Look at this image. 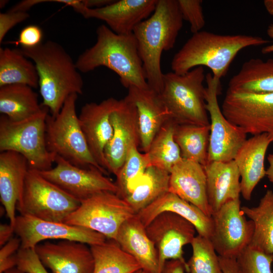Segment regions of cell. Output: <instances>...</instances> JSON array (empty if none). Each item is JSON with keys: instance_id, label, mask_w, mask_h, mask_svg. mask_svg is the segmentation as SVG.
Here are the masks:
<instances>
[{"instance_id": "1", "label": "cell", "mask_w": 273, "mask_h": 273, "mask_svg": "<svg viewBox=\"0 0 273 273\" xmlns=\"http://www.w3.org/2000/svg\"><path fill=\"white\" fill-rule=\"evenodd\" d=\"M22 53L34 63L38 76L41 105L56 116L67 99L72 94H82L83 80L69 53L52 40L30 48H21Z\"/></svg>"}, {"instance_id": "2", "label": "cell", "mask_w": 273, "mask_h": 273, "mask_svg": "<svg viewBox=\"0 0 273 273\" xmlns=\"http://www.w3.org/2000/svg\"><path fill=\"white\" fill-rule=\"evenodd\" d=\"M183 24L177 0H157L153 14L133 30L148 84L158 93L163 88L162 52L174 47Z\"/></svg>"}, {"instance_id": "3", "label": "cell", "mask_w": 273, "mask_h": 273, "mask_svg": "<svg viewBox=\"0 0 273 273\" xmlns=\"http://www.w3.org/2000/svg\"><path fill=\"white\" fill-rule=\"evenodd\" d=\"M96 34V42L75 62L79 71L87 73L103 66L116 73L127 89L131 86L149 87L133 33L118 34L102 24L98 27Z\"/></svg>"}, {"instance_id": "4", "label": "cell", "mask_w": 273, "mask_h": 273, "mask_svg": "<svg viewBox=\"0 0 273 273\" xmlns=\"http://www.w3.org/2000/svg\"><path fill=\"white\" fill-rule=\"evenodd\" d=\"M268 42L257 36L219 34L201 30L193 34L175 53L171 68L172 72L182 75L197 67L205 66L210 69L213 76L220 79L240 51Z\"/></svg>"}, {"instance_id": "5", "label": "cell", "mask_w": 273, "mask_h": 273, "mask_svg": "<svg viewBox=\"0 0 273 273\" xmlns=\"http://www.w3.org/2000/svg\"><path fill=\"white\" fill-rule=\"evenodd\" d=\"M206 78L203 67L194 68L184 74H163L160 98L170 119L176 124L210 125L206 109Z\"/></svg>"}, {"instance_id": "6", "label": "cell", "mask_w": 273, "mask_h": 273, "mask_svg": "<svg viewBox=\"0 0 273 273\" xmlns=\"http://www.w3.org/2000/svg\"><path fill=\"white\" fill-rule=\"evenodd\" d=\"M78 95H70L55 117L46 119V140L48 150L72 164L83 168H96L105 175L108 171L93 157L80 127L76 104Z\"/></svg>"}, {"instance_id": "7", "label": "cell", "mask_w": 273, "mask_h": 273, "mask_svg": "<svg viewBox=\"0 0 273 273\" xmlns=\"http://www.w3.org/2000/svg\"><path fill=\"white\" fill-rule=\"evenodd\" d=\"M48 108L42 107L37 113L26 119L13 121L0 117V152L13 151L27 160L29 169L38 171L49 170L56 155L47 149L46 119Z\"/></svg>"}, {"instance_id": "8", "label": "cell", "mask_w": 273, "mask_h": 273, "mask_svg": "<svg viewBox=\"0 0 273 273\" xmlns=\"http://www.w3.org/2000/svg\"><path fill=\"white\" fill-rule=\"evenodd\" d=\"M80 204V201L46 179L37 171L29 168L16 209L20 215L64 222Z\"/></svg>"}, {"instance_id": "9", "label": "cell", "mask_w": 273, "mask_h": 273, "mask_svg": "<svg viewBox=\"0 0 273 273\" xmlns=\"http://www.w3.org/2000/svg\"><path fill=\"white\" fill-rule=\"evenodd\" d=\"M135 214L123 198L116 193L103 191L81 202L64 222L89 229L115 241L122 224Z\"/></svg>"}, {"instance_id": "10", "label": "cell", "mask_w": 273, "mask_h": 273, "mask_svg": "<svg viewBox=\"0 0 273 273\" xmlns=\"http://www.w3.org/2000/svg\"><path fill=\"white\" fill-rule=\"evenodd\" d=\"M221 109L232 124L246 134L268 133L273 129V93L228 89Z\"/></svg>"}, {"instance_id": "11", "label": "cell", "mask_w": 273, "mask_h": 273, "mask_svg": "<svg viewBox=\"0 0 273 273\" xmlns=\"http://www.w3.org/2000/svg\"><path fill=\"white\" fill-rule=\"evenodd\" d=\"M205 79L206 109L210 127L207 162L231 161L247 140V134L232 124L222 112L217 100L220 79L210 73L206 75Z\"/></svg>"}, {"instance_id": "12", "label": "cell", "mask_w": 273, "mask_h": 273, "mask_svg": "<svg viewBox=\"0 0 273 273\" xmlns=\"http://www.w3.org/2000/svg\"><path fill=\"white\" fill-rule=\"evenodd\" d=\"M211 218L213 231L209 239L218 256L236 259L249 245L254 232L253 222L247 220L240 199L230 201Z\"/></svg>"}, {"instance_id": "13", "label": "cell", "mask_w": 273, "mask_h": 273, "mask_svg": "<svg viewBox=\"0 0 273 273\" xmlns=\"http://www.w3.org/2000/svg\"><path fill=\"white\" fill-rule=\"evenodd\" d=\"M55 163L54 167L37 171L80 202L101 192H118L115 183L96 168H80L59 156H56Z\"/></svg>"}, {"instance_id": "14", "label": "cell", "mask_w": 273, "mask_h": 273, "mask_svg": "<svg viewBox=\"0 0 273 273\" xmlns=\"http://www.w3.org/2000/svg\"><path fill=\"white\" fill-rule=\"evenodd\" d=\"M146 231L157 251L159 273L169 260L187 263L183 257V247L191 244L196 231L191 222L175 213L164 212L146 227Z\"/></svg>"}, {"instance_id": "15", "label": "cell", "mask_w": 273, "mask_h": 273, "mask_svg": "<svg viewBox=\"0 0 273 273\" xmlns=\"http://www.w3.org/2000/svg\"><path fill=\"white\" fill-rule=\"evenodd\" d=\"M14 229L21 240L20 248L24 249H34L40 242L48 239L76 241L89 246L102 244L107 239L86 228L20 214L16 216Z\"/></svg>"}, {"instance_id": "16", "label": "cell", "mask_w": 273, "mask_h": 273, "mask_svg": "<svg viewBox=\"0 0 273 273\" xmlns=\"http://www.w3.org/2000/svg\"><path fill=\"white\" fill-rule=\"evenodd\" d=\"M113 135L107 144L104 155L109 172L115 176L122 167L129 149L140 145V135L136 108L126 96L110 116Z\"/></svg>"}, {"instance_id": "17", "label": "cell", "mask_w": 273, "mask_h": 273, "mask_svg": "<svg viewBox=\"0 0 273 273\" xmlns=\"http://www.w3.org/2000/svg\"><path fill=\"white\" fill-rule=\"evenodd\" d=\"M118 102L119 100L110 97L99 103H87L82 107L78 116L91 154L99 165L107 171L104 150L113 135L110 116Z\"/></svg>"}, {"instance_id": "18", "label": "cell", "mask_w": 273, "mask_h": 273, "mask_svg": "<svg viewBox=\"0 0 273 273\" xmlns=\"http://www.w3.org/2000/svg\"><path fill=\"white\" fill-rule=\"evenodd\" d=\"M79 241L61 240L37 244L34 249L52 273H93L94 259L90 246Z\"/></svg>"}, {"instance_id": "19", "label": "cell", "mask_w": 273, "mask_h": 273, "mask_svg": "<svg viewBox=\"0 0 273 273\" xmlns=\"http://www.w3.org/2000/svg\"><path fill=\"white\" fill-rule=\"evenodd\" d=\"M157 0H119L104 7L86 9L82 16L104 21L114 32L133 33L135 27L154 12Z\"/></svg>"}, {"instance_id": "20", "label": "cell", "mask_w": 273, "mask_h": 273, "mask_svg": "<svg viewBox=\"0 0 273 273\" xmlns=\"http://www.w3.org/2000/svg\"><path fill=\"white\" fill-rule=\"evenodd\" d=\"M169 192L211 216L213 212L208 200L206 173L201 164L183 158L176 164L170 172Z\"/></svg>"}, {"instance_id": "21", "label": "cell", "mask_w": 273, "mask_h": 273, "mask_svg": "<svg viewBox=\"0 0 273 273\" xmlns=\"http://www.w3.org/2000/svg\"><path fill=\"white\" fill-rule=\"evenodd\" d=\"M127 96L134 104L138 113L140 146L146 153L154 138L163 125L170 120L159 93L148 87L131 86Z\"/></svg>"}, {"instance_id": "22", "label": "cell", "mask_w": 273, "mask_h": 273, "mask_svg": "<svg viewBox=\"0 0 273 273\" xmlns=\"http://www.w3.org/2000/svg\"><path fill=\"white\" fill-rule=\"evenodd\" d=\"M270 143L267 133L253 135L245 141L234 159L240 174L241 194L246 200L266 175L264 159Z\"/></svg>"}, {"instance_id": "23", "label": "cell", "mask_w": 273, "mask_h": 273, "mask_svg": "<svg viewBox=\"0 0 273 273\" xmlns=\"http://www.w3.org/2000/svg\"><path fill=\"white\" fill-rule=\"evenodd\" d=\"M29 168L27 160L19 153L13 151L1 152L0 200L13 227L16 218L17 204Z\"/></svg>"}, {"instance_id": "24", "label": "cell", "mask_w": 273, "mask_h": 273, "mask_svg": "<svg viewBox=\"0 0 273 273\" xmlns=\"http://www.w3.org/2000/svg\"><path fill=\"white\" fill-rule=\"evenodd\" d=\"M204 167L208 202L213 212L226 202L240 199V174L234 160L208 162Z\"/></svg>"}, {"instance_id": "25", "label": "cell", "mask_w": 273, "mask_h": 273, "mask_svg": "<svg viewBox=\"0 0 273 273\" xmlns=\"http://www.w3.org/2000/svg\"><path fill=\"white\" fill-rule=\"evenodd\" d=\"M175 213L191 222L198 235L210 238L213 231L211 216L176 194L168 192L136 214L145 228L159 214Z\"/></svg>"}, {"instance_id": "26", "label": "cell", "mask_w": 273, "mask_h": 273, "mask_svg": "<svg viewBox=\"0 0 273 273\" xmlns=\"http://www.w3.org/2000/svg\"><path fill=\"white\" fill-rule=\"evenodd\" d=\"M115 241L124 251L136 260L142 269L150 273H159L157 249L136 214L122 224Z\"/></svg>"}, {"instance_id": "27", "label": "cell", "mask_w": 273, "mask_h": 273, "mask_svg": "<svg viewBox=\"0 0 273 273\" xmlns=\"http://www.w3.org/2000/svg\"><path fill=\"white\" fill-rule=\"evenodd\" d=\"M233 92L273 93V59L252 58L244 62L229 82Z\"/></svg>"}, {"instance_id": "28", "label": "cell", "mask_w": 273, "mask_h": 273, "mask_svg": "<svg viewBox=\"0 0 273 273\" xmlns=\"http://www.w3.org/2000/svg\"><path fill=\"white\" fill-rule=\"evenodd\" d=\"M37 94L27 85L13 84L0 87V113L13 121L28 118L39 112Z\"/></svg>"}, {"instance_id": "29", "label": "cell", "mask_w": 273, "mask_h": 273, "mask_svg": "<svg viewBox=\"0 0 273 273\" xmlns=\"http://www.w3.org/2000/svg\"><path fill=\"white\" fill-rule=\"evenodd\" d=\"M13 84L38 87L36 66L20 50L1 48L0 87Z\"/></svg>"}, {"instance_id": "30", "label": "cell", "mask_w": 273, "mask_h": 273, "mask_svg": "<svg viewBox=\"0 0 273 273\" xmlns=\"http://www.w3.org/2000/svg\"><path fill=\"white\" fill-rule=\"evenodd\" d=\"M241 210L254 225L249 246L273 254V191L267 190L257 206H243Z\"/></svg>"}, {"instance_id": "31", "label": "cell", "mask_w": 273, "mask_h": 273, "mask_svg": "<svg viewBox=\"0 0 273 273\" xmlns=\"http://www.w3.org/2000/svg\"><path fill=\"white\" fill-rule=\"evenodd\" d=\"M169 172L150 166L138 185L123 199L136 214L169 192Z\"/></svg>"}, {"instance_id": "32", "label": "cell", "mask_w": 273, "mask_h": 273, "mask_svg": "<svg viewBox=\"0 0 273 273\" xmlns=\"http://www.w3.org/2000/svg\"><path fill=\"white\" fill-rule=\"evenodd\" d=\"M90 247L94 259L93 273H133L142 268L114 240L107 239L104 243Z\"/></svg>"}, {"instance_id": "33", "label": "cell", "mask_w": 273, "mask_h": 273, "mask_svg": "<svg viewBox=\"0 0 273 273\" xmlns=\"http://www.w3.org/2000/svg\"><path fill=\"white\" fill-rule=\"evenodd\" d=\"M210 125L176 124L174 139L183 159L205 166L208 161Z\"/></svg>"}, {"instance_id": "34", "label": "cell", "mask_w": 273, "mask_h": 273, "mask_svg": "<svg viewBox=\"0 0 273 273\" xmlns=\"http://www.w3.org/2000/svg\"><path fill=\"white\" fill-rule=\"evenodd\" d=\"M176 124L171 120L167 121L157 133L146 153L150 166L169 173L172 168L183 159L179 148L174 139Z\"/></svg>"}, {"instance_id": "35", "label": "cell", "mask_w": 273, "mask_h": 273, "mask_svg": "<svg viewBox=\"0 0 273 273\" xmlns=\"http://www.w3.org/2000/svg\"><path fill=\"white\" fill-rule=\"evenodd\" d=\"M138 147L133 146L128 151L125 160L116 175L117 194L123 198L142 179L147 168L150 166L146 153H141Z\"/></svg>"}, {"instance_id": "36", "label": "cell", "mask_w": 273, "mask_h": 273, "mask_svg": "<svg viewBox=\"0 0 273 273\" xmlns=\"http://www.w3.org/2000/svg\"><path fill=\"white\" fill-rule=\"evenodd\" d=\"M191 245L192 255L187 262L189 273H222L219 256L208 238L198 235Z\"/></svg>"}, {"instance_id": "37", "label": "cell", "mask_w": 273, "mask_h": 273, "mask_svg": "<svg viewBox=\"0 0 273 273\" xmlns=\"http://www.w3.org/2000/svg\"><path fill=\"white\" fill-rule=\"evenodd\" d=\"M240 273H272L273 254L247 246L237 257Z\"/></svg>"}, {"instance_id": "38", "label": "cell", "mask_w": 273, "mask_h": 273, "mask_svg": "<svg viewBox=\"0 0 273 273\" xmlns=\"http://www.w3.org/2000/svg\"><path fill=\"white\" fill-rule=\"evenodd\" d=\"M183 20L189 22L193 33L201 31L205 24L201 0H177Z\"/></svg>"}, {"instance_id": "39", "label": "cell", "mask_w": 273, "mask_h": 273, "mask_svg": "<svg viewBox=\"0 0 273 273\" xmlns=\"http://www.w3.org/2000/svg\"><path fill=\"white\" fill-rule=\"evenodd\" d=\"M16 267L25 273H49L33 248H20L17 254Z\"/></svg>"}, {"instance_id": "40", "label": "cell", "mask_w": 273, "mask_h": 273, "mask_svg": "<svg viewBox=\"0 0 273 273\" xmlns=\"http://www.w3.org/2000/svg\"><path fill=\"white\" fill-rule=\"evenodd\" d=\"M0 250V273L17 266V254L21 247V240L18 237H12Z\"/></svg>"}, {"instance_id": "41", "label": "cell", "mask_w": 273, "mask_h": 273, "mask_svg": "<svg viewBox=\"0 0 273 273\" xmlns=\"http://www.w3.org/2000/svg\"><path fill=\"white\" fill-rule=\"evenodd\" d=\"M42 31L38 26L29 25L21 30L18 39L14 43L21 48H33L42 42Z\"/></svg>"}, {"instance_id": "42", "label": "cell", "mask_w": 273, "mask_h": 273, "mask_svg": "<svg viewBox=\"0 0 273 273\" xmlns=\"http://www.w3.org/2000/svg\"><path fill=\"white\" fill-rule=\"evenodd\" d=\"M29 17L27 12L8 11L0 13V43H2L7 33L19 23Z\"/></svg>"}, {"instance_id": "43", "label": "cell", "mask_w": 273, "mask_h": 273, "mask_svg": "<svg viewBox=\"0 0 273 273\" xmlns=\"http://www.w3.org/2000/svg\"><path fill=\"white\" fill-rule=\"evenodd\" d=\"M189 272L187 263L179 260H169L163 267L161 273H185Z\"/></svg>"}, {"instance_id": "44", "label": "cell", "mask_w": 273, "mask_h": 273, "mask_svg": "<svg viewBox=\"0 0 273 273\" xmlns=\"http://www.w3.org/2000/svg\"><path fill=\"white\" fill-rule=\"evenodd\" d=\"M222 273H240L236 259L224 258L219 256Z\"/></svg>"}, {"instance_id": "45", "label": "cell", "mask_w": 273, "mask_h": 273, "mask_svg": "<svg viewBox=\"0 0 273 273\" xmlns=\"http://www.w3.org/2000/svg\"><path fill=\"white\" fill-rule=\"evenodd\" d=\"M15 233L14 227L10 224L2 223L0 225V246L2 247L12 237Z\"/></svg>"}, {"instance_id": "46", "label": "cell", "mask_w": 273, "mask_h": 273, "mask_svg": "<svg viewBox=\"0 0 273 273\" xmlns=\"http://www.w3.org/2000/svg\"><path fill=\"white\" fill-rule=\"evenodd\" d=\"M47 2V0H25L17 3L12 8L10 11H21L27 12L32 7L40 3Z\"/></svg>"}, {"instance_id": "47", "label": "cell", "mask_w": 273, "mask_h": 273, "mask_svg": "<svg viewBox=\"0 0 273 273\" xmlns=\"http://www.w3.org/2000/svg\"><path fill=\"white\" fill-rule=\"evenodd\" d=\"M113 0H84L85 6L87 9H98L104 7L113 3Z\"/></svg>"}, {"instance_id": "48", "label": "cell", "mask_w": 273, "mask_h": 273, "mask_svg": "<svg viewBox=\"0 0 273 273\" xmlns=\"http://www.w3.org/2000/svg\"><path fill=\"white\" fill-rule=\"evenodd\" d=\"M266 32L269 37L273 38V24H270L268 26ZM261 53L263 54L273 53V43L263 47L261 50Z\"/></svg>"}, {"instance_id": "49", "label": "cell", "mask_w": 273, "mask_h": 273, "mask_svg": "<svg viewBox=\"0 0 273 273\" xmlns=\"http://www.w3.org/2000/svg\"><path fill=\"white\" fill-rule=\"evenodd\" d=\"M267 160L269 167L266 170V175L269 181L273 183V154H270L268 155Z\"/></svg>"}, {"instance_id": "50", "label": "cell", "mask_w": 273, "mask_h": 273, "mask_svg": "<svg viewBox=\"0 0 273 273\" xmlns=\"http://www.w3.org/2000/svg\"><path fill=\"white\" fill-rule=\"evenodd\" d=\"M263 4L267 13L273 16V0H264Z\"/></svg>"}, {"instance_id": "51", "label": "cell", "mask_w": 273, "mask_h": 273, "mask_svg": "<svg viewBox=\"0 0 273 273\" xmlns=\"http://www.w3.org/2000/svg\"><path fill=\"white\" fill-rule=\"evenodd\" d=\"M4 273H25V272L21 270L19 268H18L17 267H15L13 268H11Z\"/></svg>"}, {"instance_id": "52", "label": "cell", "mask_w": 273, "mask_h": 273, "mask_svg": "<svg viewBox=\"0 0 273 273\" xmlns=\"http://www.w3.org/2000/svg\"><path fill=\"white\" fill-rule=\"evenodd\" d=\"M268 135L269 140H270V142H273V129L271 131L268 133Z\"/></svg>"}, {"instance_id": "53", "label": "cell", "mask_w": 273, "mask_h": 273, "mask_svg": "<svg viewBox=\"0 0 273 273\" xmlns=\"http://www.w3.org/2000/svg\"><path fill=\"white\" fill-rule=\"evenodd\" d=\"M133 273H150V272L142 268H141L136 270V271L134 272Z\"/></svg>"}, {"instance_id": "54", "label": "cell", "mask_w": 273, "mask_h": 273, "mask_svg": "<svg viewBox=\"0 0 273 273\" xmlns=\"http://www.w3.org/2000/svg\"><path fill=\"white\" fill-rule=\"evenodd\" d=\"M7 1H1V2H0V7L1 8H3L5 5L4 4H7Z\"/></svg>"}]
</instances>
